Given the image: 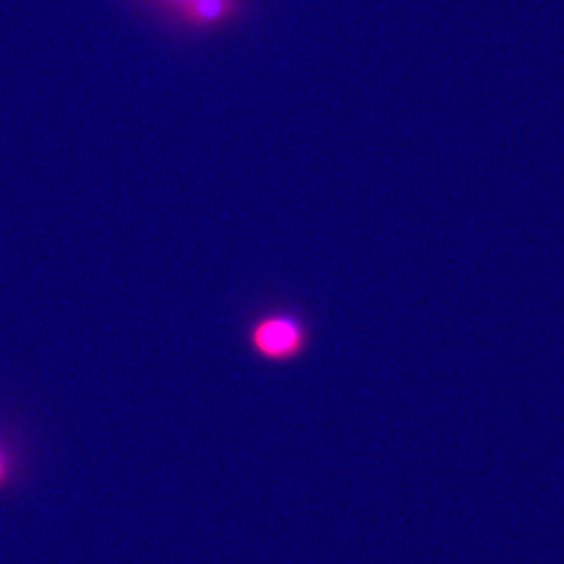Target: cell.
Masks as SVG:
<instances>
[{
  "mask_svg": "<svg viewBox=\"0 0 564 564\" xmlns=\"http://www.w3.org/2000/svg\"><path fill=\"white\" fill-rule=\"evenodd\" d=\"M241 4L242 0H191L178 18L193 30H214L235 20Z\"/></svg>",
  "mask_w": 564,
  "mask_h": 564,
  "instance_id": "7a4b0ae2",
  "label": "cell"
},
{
  "mask_svg": "<svg viewBox=\"0 0 564 564\" xmlns=\"http://www.w3.org/2000/svg\"><path fill=\"white\" fill-rule=\"evenodd\" d=\"M7 473H9V463H7V456H4L2 449H0V485L4 484Z\"/></svg>",
  "mask_w": 564,
  "mask_h": 564,
  "instance_id": "3957f363",
  "label": "cell"
},
{
  "mask_svg": "<svg viewBox=\"0 0 564 564\" xmlns=\"http://www.w3.org/2000/svg\"><path fill=\"white\" fill-rule=\"evenodd\" d=\"M153 2H155V0H153Z\"/></svg>",
  "mask_w": 564,
  "mask_h": 564,
  "instance_id": "277c9868",
  "label": "cell"
},
{
  "mask_svg": "<svg viewBox=\"0 0 564 564\" xmlns=\"http://www.w3.org/2000/svg\"><path fill=\"white\" fill-rule=\"evenodd\" d=\"M256 347L270 356V358H284L300 349L302 345V330L293 321L286 318H272L258 326L253 335Z\"/></svg>",
  "mask_w": 564,
  "mask_h": 564,
  "instance_id": "6da1fadb",
  "label": "cell"
}]
</instances>
